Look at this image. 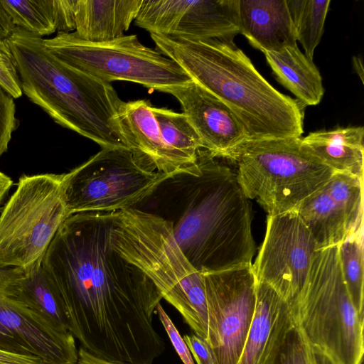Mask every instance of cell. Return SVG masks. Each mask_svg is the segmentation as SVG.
Returning a JSON list of instances; mask_svg holds the SVG:
<instances>
[{"label": "cell", "instance_id": "21", "mask_svg": "<svg viewBox=\"0 0 364 364\" xmlns=\"http://www.w3.org/2000/svg\"><path fill=\"white\" fill-rule=\"evenodd\" d=\"M264 54L278 82L294 95L303 108L321 102L324 94L321 74L297 46Z\"/></svg>", "mask_w": 364, "mask_h": 364}, {"label": "cell", "instance_id": "12", "mask_svg": "<svg viewBox=\"0 0 364 364\" xmlns=\"http://www.w3.org/2000/svg\"><path fill=\"white\" fill-rule=\"evenodd\" d=\"M317 250L295 210L268 215L264 238L252 264L255 278L272 287L293 312Z\"/></svg>", "mask_w": 364, "mask_h": 364}, {"label": "cell", "instance_id": "20", "mask_svg": "<svg viewBox=\"0 0 364 364\" xmlns=\"http://www.w3.org/2000/svg\"><path fill=\"white\" fill-rule=\"evenodd\" d=\"M363 127H338L311 132L301 144L334 171L363 178Z\"/></svg>", "mask_w": 364, "mask_h": 364}, {"label": "cell", "instance_id": "25", "mask_svg": "<svg viewBox=\"0 0 364 364\" xmlns=\"http://www.w3.org/2000/svg\"><path fill=\"white\" fill-rule=\"evenodd\" d=\"M292 20L296 38L305 55L313 60L314 50L323 32L331 1L286 0Z\"/></svg>", "mask_w": 364, "mask_h": 364}, {"label": "cell", "instance_id": "18", "mask_svg": "<svg viewBox=\"0 0 364 364\" xmlns=\"http://www.w3.org/2000/svg\"><path fill=\"white\" fill-rule=\"evenodd\" d=\"M240 33L262 53L296 46L286 0H238Z\"/></svg>", "mask_w": 364, "mask_h": 364}, {"label": "cell", "instance_id": "11", "mask_svg": "<svg viewBox=\"0 0 364 364\" xmlns=\"http://www.w3.org/2000/svg\"><path fill=\"white\" fill-rule=\"evenodd\" d=\"M203 278L208 307L205 341L214 364H237L255 310L252 264L205 273Z\"/></svg>", "mask_w": 364, "mask_h": 364}, {"label": "cell", "instance_id": "19", "mask_svg": "<svg viewBox=\"0 0 364 364\" xmlns=\"http://www.w3.org/2000/svg\"><path fill=\"white\" fill-rule=\"evenodd\" d=\"M142 0H74L75 34L94 43L122 37L140 9Z\"/></svg>", "mask_w": 364, "mask_h": 364}, {"label": "cell", "instance_id": "36", "mask_svg": "<svg viewBox=\"0 0 364 364\" xmlns=\"http://www.w3.org/2000/svg\"><path fill=\"white\" fill-rule=\"evenodd\" d=\"M16 28L0 0V36L7 39L11 36Z\"/></svg>", "mask_w": 364, "mask_h": 364}, {"label": "cell", "instance_id": "5", "mask_svg": "<svg viewBox=\"0 0 364 364\" xmlns=\"http://www.w3.org/2000/svg\"><path fill=\"white\" fill-rule=\"evenodd\" d=\"M111 240L114 250L141 270L194 334L205 341L208 307L203 274L183 254L170 223L134 208L117 211Z\"/></svg>", "mask_w": 364, "mask_h": 364}, {"label": "cell", "instance_id": "15", "mask_svg": "<svg viewBox=\"0 0 364 364\" xmlns=\"http://www.w3.org/2000/svg\"><path fill=\"white\" fill-rule=\"evenodd\" d=\"M173 96L198 134L203 149L216 156L248 139L242 124L220 100L193 81L164 89Z\"/></svg>", "mask_w": 364, "mask_h": 364}, {"label": "cell", "instance_id": "8", "mask_svg": "<svg viewBox=\"0 0 364 364\" xmlns=\"http://www.w3.org/2000/svg\"><path fill=\"white\" fill-rule=\"evenodd\" d=\"M43 43L65 64L105 82L129 81L161 92L192 81L177 63L142 44L136 35L94 43L74 32H58Z\"/></svg>", "mask_w": 364, "mask_h": 364}, {"label": "cell", "instance_id": "38", "mask_svg": "<svg viewBox=\"0 0 364 364\" xmlns=\"http://www.w3.org/2000/svg\"><path fill=\"white\" fill-rule=\"evenodd\" d=\"M13 183L14 182L9 176L0 172V205L13 186Z\"/></svg>", "mask_w": 364, "mask_h": 364}, {"label": "cell", "instance_id": "7", "mask_svg": "<svg viewBox=\"0 0 364 364\" xmlns=\"http://www.w3.org/2000/svg\"><path fill=\"white\" fill-rule=\"evenodd\" d=\"M292 314L309 343L335 364H361L364 316L349 296L338 245L316 250Z\"/></svg>", "mask_w": 364, "mask_h": 364}, {"label": "cell", "instance_id": "39", "mask_svg": "<svg viewBox=\"0 0 364 364\" xmlns=\"http://www.w3.org/2000/svg\"><path fill=\"white\" fill-rule=\"evenodd\" d=\"M362 60L359 57H353V68L356 72V73L360 76V78L362 81L363 83V63H362Z\"/></svg>", "mask_w": 364, "mask_h": 364}, {"label": "cell", "instance_id": "29", "mask_svg": "<svg viewBox=\"0 0 364 364\" xmlns=\"http://www.w3.org/2000/svg\"><path fill=\"white\" fill-rule=\"evenodd\" d=\"M274 364H310L309 344L296 323L288 333Z\"/></svg>", "mask_w": 364, "mask_h": 364}, {"label": "cell", "instance_id": "1", "mask_svg": "<svg viewBox=\"0 0 364 364\" xmlns=\"http://www.w3.org/2000/svg\"><path fill=\"white\" fill-rule=\"evenodd\" d=\"M117 212L68 217L41 265L56 288L68 330L80 347L101 358L153 364L166 345L154 326L163 299L154 282L114 250Z\"/></svg>", "mask_w": 364, "mask_h": 364}, {"label": "cell", "instance_id": "16", "mask_svg": "<svg viewBox=\"0 0 364 364\" xmlns=\"http://www.w3.org/2000/svg\"><path fill=\"white\" fill-rule=\"evenodd\" d=\"M294 326L288 304L269 285L256 281L255 310L237 364H274Z\"/></svg>", "mask_w": 364, "mask_h": 364}, {"label": "cell", "instance_id": "3", "mask_svg": "<svg viewBox=\"0 0 364 364\" xmlns=\"http://www.w3.org/2000/svg\"><path fill=\"white\" fill-rule=\"evenodd\" d=\"M150 35L158 51L232 110L249 140L301 137L304 108L273 87L233 41Z\"/></svg>", "mask_w": 364, "mask_h": 364}, {"label": "cell", "instance_id": "33", "mask_svg": "<svg viewBox=\"0 0 364 364\" xmlns=\"http://www.w3.org/2000/svg\"><path fill=\"white\" fill-rule=\"evenodd\" d=\"M197 364H214L213 356L207 342L196 334L183 337Z\"/></svg>", "mask_w": 364, "mask_h": 364}, {"label": "cell", "instance_id": "10", "mask_svg": "<svg viewBox=\"0 0 364 364\" xmlns=\"http://www.w3.org/2000/svg\"><path fill=\"white\" fill-rule=\"evenodd\" d=\"M168 176L143 166L128 149H102L63 173L68 213L134 208Z\"/></svg>", "mask_w": 364, "mask_h": 364}, {"label": "cell", "instance_id": "26", "mask_svg": "<svg viewBox=\"0 0 364 364\" xmlns=\"http://www.w3.org/2000/svg\"><path fill=\"white\" fill-rule=\"evenodd\" d=\"M1 3L16 28L41 38L57 31L55 0H1Z\"/></svg>", "mask_w": 364, "mask_h": 364}, {"label": "cell", "instance_id": "13", "mask_svg": "<svg viewBox=\"0 0 364 364\" xmlns=\"http://www.w3.org/2000/svg\"><path fill=\"white\" fill-rule=\"evenodd\" d=\"M18 267H0V350L37 356L47 364H76L75 340L48 327L16 296Z\"/></svg>", "mask_w": 364, "mask_h": 364}, {"label": "cell", "instance_id": "6", "mask_svg": "<svg viewBox=\"0 0 364 364\" xmlns=\"http://www.w3.org/2000/svg\"><path fill=\"white\" fill-rule=\"evenodd\" d=\"M302 137L246 140L220 157L235 168L249 200L268 215L295 210L336 172L309 152Z\"/></svg>", "mask_w": 364, "mask_h": 364}, {"label": "cell", "instance_id": "4", "mask_svg": "<svg viewBox=\"0 0 364 364\" xmlns=\"http://www.w3.org/2000/svg\"><path fill=\"white\" fill-rule=\"evenodd\" d=\"M7 41L22 92L32 102L102 149H128L119 117L124 101L112 83L65 64L48 51L43 38L21 28H16Z\"/></svg>", "mask_w": 364, "mask_h": 364}, {"label": "cell", "instance_id": "17", "mask_svg": "<svg viewBox=\"0 0 364 364\" xmlns=\"http://www.w3.org/2000/svg\"><path fill=\"white\" fill-rule=\"evenodd\" d=\"M151 107L146 100L123 102L119 117L127 148L140 164L151 171L169 176L197 174L164 142Z\"/></svg>", "mask_w": 364, "mask_h": 364}, {"label": "cell", "instance_id": "30", "mask_svg": "<svg viewBox=\"0 0 364 364\" xmlns=\"http://www.w3.org/2000/svg\"><path fill=\"white\" fill-rule=\"evenodd\" d=\"M0 85L11 96L18 98L22 90L16 60L7 39L0 36Z\"/></svg>", "mask_w": 364, "mask_h": 364}, {"label": "cell", "instance_id": "23", "mask_svg": "<svg viewBox=\"0 0 364 364\" xmlns=\"http://www.w3.org/2000/svg\"><path fill=\"white\" fill-rule=\"evenodd\" d=\"M324 186L295 209L314 237L318 250L339 245L350 235L342 213Z\"/></svg>", "mask_w": 364, "mask_h": 364}, {"label": "cell", "instance_id": "34", "mask_svg": "<svg viewBox=\"0 0 364 364\" xmlns=\"http://www.w3.org/2000/svg\"><path fill=\"white\" fill-rule=\"evenodd\" d=\"M0 364H47L37 356L15 354L0 350Z\"/></svg>", "mask_w": 364, "mask_h": 364}, {"label": "cell", "instance_id": "28", "mask_svg": "<svg viewBox=\"0 0 364 364\" xmlns=\"http://www.w3.org/2000/svg\"><path fill=\"white\" fill-rule=\"evenodd\" d=\"M363 249V225L338 245L343 277L350 300L355 310L362 316H364Z\"/></svg>", "mask_w": 364, "mask_h": 364}, {"label": "cell", "instance_id": "37", "mask_svg": "<svg viewBox=\"0 0 364 364\" xmlns=\"http://www.w3.org/2000/svg\"><path fill=\"white\" fill-rule=\"evenodd\" d=\"M309 360H310V364H335L324 353H321L320 350H318L317 349L314 348L310 344H309Z\"/></svg>", "mask_w": 364, "mask_h": 364}, {"label": "cell", "instance_id": "27", "mask_svg": "<svg viewBox=\"0 0 364 364\" xmlns=\"http://www.w3.org/2000/svg\"><path fill=\"white\" fill-rule=\"evenodd\" d=\"M324 187L353 233L363 225V178L335 172Z\"/></svg>", "mask_w": 364, "mask_h": 364}, {"label": "cell", "instance_id": "32", "mask_svg": "<svg viewBox=\"0 0 364 364\" xmlns=\"http://www.w3.org/2000/svg\"><path fill=\"white\" fill-rule=\"evenodd\" d=\"M156 312L173 348L183 364H194L191 353L186 343L161 304H158Z\"/></svg>", "mask_w": 364, "mask_h": 364}, {"label": "cell", "instance_id": "24", "mask_svg": "<svg viewBox=\"0 0 364 364\" xmlns=\"http://www.w3.org/2000/svg\"><path fill=\"white\" fill-rule=\"evenodd\" d=\"M162 138L166 145L195 173L199 172L198 152L203 149L198 134L183 113L164 107H151Z\"/></svg>", "mask_w": 364, "mask_h": 364}, {"label": "cell", "instance_id": "2", "mask_svg": "<svg viewBox=\"0 0 364 364\" xmlns=\"http://www.w3.org/2000/svg\"><path fill=\"white\" fill-rule=\"evenodd\" d=\"M197 162L198 173L169 176L134 209L168 221L183 254L201 274L251 265L252 208L235 171L204 149Z\"/></svg>", "mask_w": 364, "mask_h": 364}, {"label": "cell", "instance_id": "9", "mask_svg": "<svg viewBox=\"0 0 364 364\" xmlns=\"http://www.w3.org/2000/svg\"><path fill=\"white\" fill-rule=\"evenodd\" d=\"M63 174L20 177L0 215V267L28 268L41 262L64 220Z\"/></svg>", "mask_w": 364, "mask_h": 364}, {"label": "cell", "instance_id": "14", "mask_svg": "<svg viewBox=\"0 0 364 364\" xmlns=\"http://www.w3.org/2000/svg\"><path fill=\"white\" fill-rule=\"evenodd\" d=\"M135 24L150 33L233 41L238 0H142Z\"/></svg>", "mask_w": 364, "mask_h": 364}, {"label": "cell", "instance_id": "35", "mask_svg": "<svg viewBox=\"0 0 364 364\" xmlns=\"http://www.w3.org/2000/svg\"><path fill=\"white\" fill-rule=\"evenodd\" d=\"M76 364H129L127 363H121L112 361L107 359L99 358L83 348L80 347L78 349L77 360Z\"/></svg>", "mask_w": 364, "mask_h": 364}, {"label": "cell", "instance_id": "22", "mask_svg": "<svg viewBox=\"0 0 364 364\" xmlns=\"http://www.w3.org/2000/svg\"><path fill=\"white\" fill-rule=\"evenodd\" d=\"M15 287L18 299L48 327L59 333H70L60 295L41 262L19 268Z\"/></svg>", "mask_w": 364, "mask_h": 364}, {"label": "cell", "instance_id": "31", "mask_svg": "<svg viewBox=\"0 0 364 364\" xmlns=\"http://www.w3.org/2000/svg\"><path fill=\"white\" fill-rule=\"evenodd\" d=\"M14 98L0 85V156L7 151L13 132L17 128Z\"/></svg>", "mask_w": 364, "mask_h": 364}]
</instances>
